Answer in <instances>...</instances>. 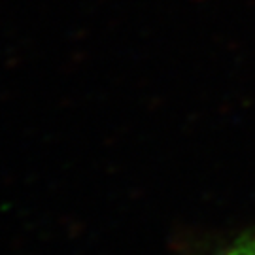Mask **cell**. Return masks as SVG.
I'll return each instance as SVG.
<instances>
[{
    "instance_id": "6da1fadb",
    "label": "cell",
    "mask_w": 255,
    "mask_h": 255,
    "mask_svg": "<svg viewBox=\"0 0 255 255\" xmlns=\"http://www.w3.org/2000/svg\"><path fill=\"white\" fill-rule=\"evenodd\" d=\"M218 255H255V229L242 235V237H238L235 242H231Z\"/></svg>"
}]
</instances>
